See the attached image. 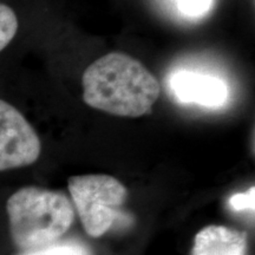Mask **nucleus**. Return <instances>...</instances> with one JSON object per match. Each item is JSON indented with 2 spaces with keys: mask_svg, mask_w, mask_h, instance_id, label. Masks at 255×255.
I'll use <instances>...</instances> for the list:
<instances>
[{
  "mask_svg": "<svg viewBox=\"0 0 255 255\" xmlns=\"http://www.w3.org/2000/svg\"><path fill=\"white\" fill-rule=\"evenodd\" d=\"M83 101L89 107L120 117L151 114L161 85L143 64L123 52L108 53L82 76Z\"/></svg>",
  "mask_w": 255,
  "mask_h": 255,
  "instance_id": "f257e3e1",
  "label": "nucleus"
},
{
  "mask_svg": "<svg viewBox=\"0 0 255 255\" xmlns=\"http://www.w3.org/2000/svg\"><path fill=\"white\" fill-rule=\"evenodd\" d=\"M6 212L12 240L23 252L59 241L75 220V208L65 194L34 186L12 194Z\"/></svg>",
  "mask_w": 255,
  "mask_h": 255,
  "instance_id": "f03ea898",
  "label": "nucleus"
},
{
  "mask_svg": "<svg viewBox=\"0 0 255 255\" xmlns=\"http://www.w3.org/2000/svg\"><path fill=\"white\" fill-rule=\"evenodd\" d=\"M68 187L84 231L91 238L103 237L124 219L121 208L129 193L116 177L105 174L78 175L69 178Z\"/></svg>",
  "mask_w": 255,
  "mask_h": 255,
  "instance_id": "7ed1b4c3",
  "label": "nucleus"
},
{
  "mask_svg": "<svg viewBox=\"0 0 255 255\" xmlns=\"http://www.w3.org/2000/svg\"><path fill=\"white\" fill-rule=\"evenodd\" d=\"M41 142L36 130L13 105L0 100V171L37 162Z\"/></svg>",
  "mask_w": 255,
  "mask_h": 255,
  "instance_id": "20e7f679",
  "label": "nucleus"
},
{
  "mask_svg": "<svg viewBox=\"0 0 255 255\" xmlns=\"http://www.w3.org/2000/svg\"><path fill=\"white\" fill-rule=\"evenodd\" d=\"M174 96L182 103L205 107H221L227 101L228 90L221 79L201 73L181 71L170 82Z\"/></svg>",
  "mask_w": 255,
  "mask_h": 255,
  "instance_id": "39448f33",
  "label": "nucleus"
},
{
  "mask_svg": "<svg viewBox=\"0 0 255 255\" xmlns=\"http://www.w3.org/2000/svg\"><path fill=\"white\" fill-rule=\"evenodd\" d=\"M247 234L226 226H207L195 235L191 255H246Z\"/></svg>",
  "mask_w": 255,
  "mask_h": 255,
  "instance_id": "423d86ee",
  "label": "nucleus"
},
{
  "mask_svg": "<svg viewBox=\"0 0 255 255\" xmlns=\"http://www.w3.org/2000/svg\"><path fill=\"white\" fill-rule=\"evenodd\" d=\"M19 255H92L87 245L79 241H57L37 250L23 252Z\"/></svg>",
  "mask_w": 255,
  "mask_h": 255,
  "instance_id": "0eeeda50",
  "label": "nucleus"
},
{
  "mask_svg": "<svg viewBox=\"0 0 255 255\" xmlns=\"http://www.w3.org/2000/svg\"><path fill=\"white\" fill-rule=\"evenodd\" d=\"M17 31V14L9 6L0 4V52L11 43Z\"/></svg>",
  "mask_w": 255,
  "mask_h": 255,
  "instance_id": "6e6552de",
  "label": "nucleus"
},
{
  "mask_svg": "<svg viewBox=\"0 0 255 255\" xmlns=\"http://www.w3.org/2000/svg\"><path fill=\"white\" fill-rule=\"evenodd\" d=\"M177 8L189 17L205 14L213 4V0H175Z\"/></svg>",
  "mask_w": 255,
  "mask_h": 255,
  "instance_id": "1a4fd4ad",
  "label": "nucleus"
},
{
  "mask_svg": "<svg viewBox=\"0 0 255 255\" xmlns=\"http://www.w3.org/2000/svg\"><path fill=\"white\" fill-rule=\"evenodd\" d=\"M255 202V188L252 187L245 193L235 194L231 197L229 203L231 207L237 212H244V210H254Z\"/></svg>",
  "mask_w": 255,
  "mask_h": 255,
  "instance_id": "9d476101",
  "label": "nucleus"
}]
</instances>
